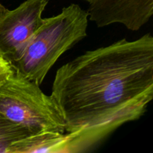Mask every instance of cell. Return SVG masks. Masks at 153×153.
<instances>
[{"label":"cell","instance_id":"277c9868","mask_svg":"<svg viewBox=\"0 0 153 153\" xmlns=\"http://www.w3.org/2000/svg\"><path fill=\"white\" fill-rule=\"evenodd\" d=\"M49 0H26L0 15V58L11 64L21 58L43 21Z\"/></svg>","mask_w":153,"mask_h":153},{"label":"cell","instance_id":"5b68a950","mask_svg":"<svg viewBox=\"0 0 153 153\" xmlns=\"http://www.w3.org/2000/svg\"><path fill=\"white\" fill-rule=\"evenodd\" d=\"M88 19L100 28L121 23L137 31L153 14V0H91Z\"/></svg>","mask_w":153,"mask_h":153},{"label":"cell","instance_id":"9c48e42d","mask_svg":"<svg viewBox=\"0 0 153 153\" xmlns=\"http://www.w3.org/2000/svg\"><path fill=\"white\" fill-rule=\"evenodd\" d=\"M5 9H6V8L4 7V6L1 5V4H0V15L1 14V13H2V12L4 11V10H5Z\"/></svg>","mask_w":153,"mask_h":153},{"label":"cell","instance_id":"3957f363","mask_svg":"<svg viewBox=\"0 0 153 153\" xmlns=\"http://www.w3.org/2000/svg\"><path fill=\"white\" fill-rule=\"evenodd\" d=\"M0 114L31 134L65 133V123L52 96L13 70L0 86Z\"/></svg>","mask_w":153,"mask_h":153},{"label":"cell","instance_id":"7a4b0ae2","mask_svg":"<svg viewBox=\"0 0 153 153\" xmlns=\"http://www.w3.org/2000/svg\"><path fill=\"white\" fill-rule=\"evenodd\" d=\"M88 13L79 5L64 7L59 14L43 18L23 55L12 63V68L40 85L62 54L87 36Z\"/></svg>","mask_w":153,"mask_h":153},{"label":"cell","instance_id":"8992f818","mask_svg":"<svg viewBox=\"0 0 153 153\" xmlns=\"http://www.w3.org/2000/svg\"><path fill=\"white\" fill-rule=\"evenodd\" d=\"M70 152L67 133L47 131L31 134L11 145L9 153Z\"/></svg>","mask_w":153,"mask_h":153},{"label":"cell","instance_id":"52a82bcc","mask_svg":"<svg viewBox=\"0 0 153 153\" xmlns=\"http://www.w3.org/2000/svg\"><path fill=\"white\" fill-rule=\"evenodd\" d=\"M29 135V131L0 114V153H9L13 143Z\"/></svg>","mask_w":153,"mask_h":153},{"label":"cell","instance_id":"30bf717a","mask_svg":"<svg viewBox=\"0 0 153 153\" xmlns=\"http://www.w3.org/2000/svg\"><path fill=\"white\" fill-rule=\"evenodd\" d=\"M86 1H88V2H90V1H91V0H86Z\"/></svg>","mask_w":153,"mask_h":153},{"label":"cell","instance_id":"ba28073f","mask_svg":"<svg viewBox=\"0 0 153 153\" xmlns=\"http://www.w3.org/2000/svg\"><path fill=\"white\" fill-rule=\"evenodd\" d=\"M13 69L8 62L0 58V86L13 72Z\"/></svg>","mask_w":153,"mask_h":153},{"label":"cell","instance_id":"6da1fadb","mask_svg":"<svg viewBox=\"0 0 153 153\" xmlns=\"http://www.w3.org/2000/svg\"><path fill=\"white\" fill-rule=\"evenodd\" d=\"M52 99L71 152L86 151L141 117L153 98V37L122 39L88 51L57 70Z\"/></svg>","mask_w":153,"mask_h":153}]
</instances>
